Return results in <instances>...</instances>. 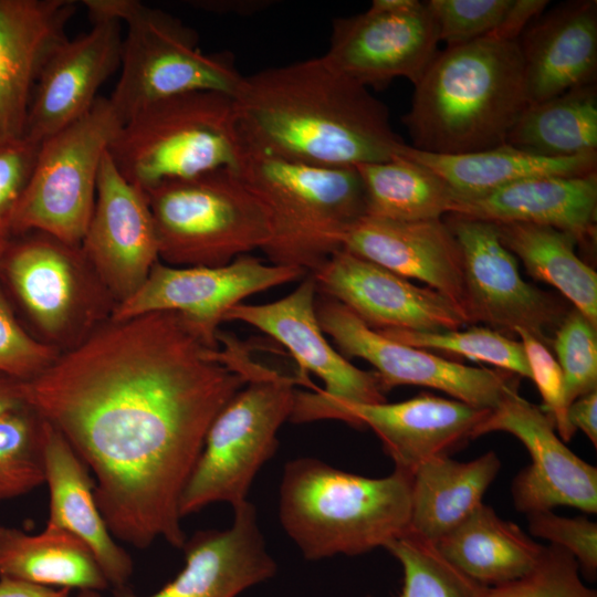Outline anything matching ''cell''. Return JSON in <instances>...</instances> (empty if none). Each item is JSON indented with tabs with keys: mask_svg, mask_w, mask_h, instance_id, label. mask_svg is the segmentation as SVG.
<instances>
[{
	"mask_svg": "<svg viewBox=\"0 0 597 597\" xmlns=\"http://www.w3.org/2000/svg\"><path fill=\"white\" fill-rule=\"evenodd\" d=\"M258 365L240 341L153 312L109 320L19 388L93 472L114 537L182 548L179 502L207 431Z\"/></svg>",
	"mask_w": 597,
	"mask_h": 597,
	"instance_id": "1",
	"label": "cell"
},
{
	"mask_svg": "<svg viewBox=\"0 0 597 597\" xmlns=\"http://www.w3.org/2000/svg\"><path fill=\"white\" fill-rule=\"evenodd\" d=\"M90 18L126 23L121 75L108 97L123 124L150 104L192 92L234 97L242 75L229 52L205 53L177 18L134 0H85Z\"/></svg>",
	"mask_w": 597,
	"mask_h": 597,
	"instance_id": "6",
	"label": "cell"
},
{
	"mask_svg": "<svg viewBox=\"0 0 597 597\" xmlns=\"http://www.w3.org/2000/svg\"><path fill=\"white\" fill-rule=\"evenodd\" d=\"M306 275L301 269L264 263L250 254L220 266H171L158 261L142 286L114 306L109 320L176 312L218 338L226 314L245 297Z\"/></svg>",
	"mask_w": 597,
	"mask_h": 597,
	"instance_id": "16",
	"label": "cell"
},
{
	"mask_svg": "<svg viewBox=\"0 0 597 597\" xmlns=\"http://www.w3.org/2000/svg\"><path fill=\"white\" fill-rule=\"evenodd\" d=\"M452 213L552 227L578 244H589L596 239L597 172L522 179L479 198L457 200Z\"/></svg>",
	"mask_w": 597,
	"mask_h": 597,
	"instance_id": "27",
	"label": "cell"
},
{
	"mask_svg": "<svg viewBox=\"0 0 597 597\" xmlns=\"http://www.w3.org/2000/svg\"><path fill=\"white\" fill-rule=\"evenodd\" d=\"M500 469L494 451L467 462L438 457L420 464L411 475L408 531L436 544L483 503Z\"/></svg>",
	"mask_w": 597,
	"mask_h": 597,
	"instance_id": "28",
	"label": "cell"
},
{
	"mask_svg": "<svg viewBox=\"0 0 597 597\" xmlns=\"http://www.w3.org/2000/svg\"><path fill=\"white\" fill-rule=\"evenodd\" d=\"M546 0H512L502 22L486 36L516 41L547 7Z\"/></svg>",
	"mask_w": 597,
	"mask_h": 597,
	"instance_id": "45",
	"label": "cell"
},
{
	"mask_svg": "<svg viewBox=\"0 0 597 597\" xmlns=\"http://www.w3.org/2000/svg\"><path fill=\"white\" fill-rule=\"evenodd\" d=\"M298 384L297 376L260 365L226 404L182 491V517L216 502L234 507L247 501L258 471L276 451L277 432L290 420Z\"/></svg>",
	"mask_w": 597,
	"mask_h": 597,
	"instance_id": "9",
	"label": "cell"
},
{
	"mask_svg": "<svg viewBox=\"0 0 597 597\" xmlns=\"http://www.w3.org/2000/svg\"><path fill=\"white\" fill-rule=\"evenodd\" d=\"M310 274L317 292L338 301L376 331H454L465 324L437 291L415 285L344 249Z\"/></svg>",
	"mask_w": 597,
	"mask_h": 597,
	"instance_id": "20",
	"label": "cell"
},
{
	"mask_svg": "<svg viewBox=\"0 0 597 597\" xmlns=\"http://www.w3.org/2000/svg\"><path fill=\"white\" fill-rule=\"evenodd\" d=\"M81 250L114 304L133 295L159 261L143 188L128 181L105 154L93 212Z\"/></svg>",
	"mask_w": 597,
	"mask_h": 597,
	"instance_id": "18",
	"label": "cell"
},
{
	"mask_svg": "<svg viewBox=\"0 0 597 597\" xmlns=\"http://www.w3.org/2000/svg\"><path fill=\"white\" fill-rule=\"evenodd\" d=\"M144 191L165 264L220 266L268 242L263 210L235 169L168 180Z\"/></svg>",
	"mask_w": 597,
	"mask_h": 597,
	"instance_id": "8",
	"label": "cell"
},
{
	"mask_svg": "<svg viewBox=\"0 0 597 597\" xmlns=\"http://www.w3.org/2000/svg\"><path fill=\"white\" fill-rule=\"evenodd\" d=\"M495 431L507 432L526 448L531 463L511 485L514 507L524 514L566 505L597 512V469L576 455L556 433L552 418L519 395H505L473 432V439Z\"/></svg>",
	"mask_w": 597,
	"mask_h": 597,
	"instance_id": "17",
	"label": "cell"
},
{
	"mask_svg": "<svg viewBox=\"0 0 597 597\" xmlns=\"http://www.w3.org/2000/svg\"><path fill=\"white\" fill-rule=\"evenodd\" d=\"M385 548L402 567L399 597H485L488 587L450 563L432 542L407 531Z\"/></svg>",
	"mask_w": 597,
	"mask_h": 597,
	"instance_id": "35",
	"label": "cell"
},
{
	"mask_svg": "<svg viewBox=\"0 0 597 597\" xmlns=\"http://www.w3.org/2000/svg\"><path fill=\"white\" fill-rule=\"evenodd\" d=\"M74 597H102V595L97 590L83 589L80 590Z\"/></svg>",
	"mask_w": 597,
	"mask_h": 597,
	"instance_id": "50",
	"label": "cell"
},
{
	"mask_svg": "<svg viewBox=\"0 0 597 597\" xmlns=\"http://www.w3.org/2000/svg\"><path fill=\"white\" fill-rule=\"evenodd\" d=\"M40 143L22 135L0 136V227L10 223L30 181Z\"/></svg>",
	"mask_w": 597,
	"mask_h": 597,
	"instance_id": "44",
	"label": "cell"
},
{
	"mask_svg": "<svg viewBox=\"0 0 597 597\" xmlns=\"http://www.w3.org/2000/svg\"><path fill=\"white\" fill-rule=\"evenodd\" d=\"M316 283L307 274L286 296L266 304H238L223 322L249 324L281 343L298 365L301 384L316 389L307 374L323 383L321 392L328 398L355 402L386 401L385 390L374 370H362L337 352L325 338L316 316Z\"/></svg>",
	"mask_w": 597,
	"mask_h": 597,
	"instance_id": "19",
	"label": "cell"
},
{
	"mask_svg": "<svg viewBox=\"0 0 597 597\" xmlns=\"http://www.w3.org/2000/svg\"><path fill=\"white\" fill-rule=\"evenodd\" d=\"M0 597H71L69 588H53L1 576Z\"/></svg>",
	"mask_w": 597,
	"mask_h": 597,
	"instance_id": "47",
	"label": "cell"
},
{
	"mask_svg": "<svg viewBox=\"0 0 597 597\" xmlns=\"http://www.w3.org/2000/svg\"><path fill=\"white\" fill-rule=\"evenodd\" d=\"M19 380L0 374V416L11 410L24 407Z\"/></svg>",
	"mask_w": 597,
	"mask_h": 597,
	"instance_id": "48",
	"label": "cell"
},
{
	"mask_svg": "<svg viewBox=\"0 0 597 597\" xmlns=\"http://www.w3.org/2000/svg\"><path fill=\"white\" fill-rule=\"evenodd\" d=\"M570 425L582 430L589 441L597 447V390L575 399L567 410Z\"/></svg>",
	"mask_w": 597,
	"mask_h": 597,
	"instance_id": "46",
	"label": "cell"
},
{
	"mask_svg": "<svg viewBox=\"0 0 597 597\" xmlns=\"http://www.w3.org/2000/svg\"><path fill=\"white\" fill-rule=\"evenodd\" d=\"M243 151L233 97L192 92L161 100L127 119L107 153L144 190L203 172L237 169Z\"/></svg>",
	"mask_w": 597,
	"mask_h": 597,
	"instance_id": "7",
	"label": "cell"
},
{
	"mask_svg": "<svg viewBox=\"0 0 597 597\" xmlns=\"http://www.w3.org/2000/svg\"><path fill=\"white\" fill-rule=\"evenodd\" d=\"M226 530L198 531L184 545L182 570L153 595L138 596L127 587L114 597H237L272 578L277 569L266 549L255 506L248 500L233 507Z\"/></svg>",
	"mask_w": 597,
	"mask_h": 597,
	"instance_id": "22",
	"label": "cell"
},
{
	"mask_svg": "<svg viewBox=\"0 0 597 597\" xmlns=\"http://www.w3.org/2000/svg\"><path fill=\"white\" fill-rule=\"evenodd\" d=\"M515 335L521 338L531 379L535 383L542 399V409L552 418L555 430L563 441H569L576 433L570 425L567 410L565 384L562 369L547 346L528 332L516 328Z\"/></svg>",
	"mask_w": 597,
	"mask_h": 597,
	"instance_id": "42",
	"label": "cell"
},
{
	"mask_svg": "<svg viewBox=\"0 0 597 597\" xmlns=\"http://www.w3.org/2000/svg\"><path fill=\"white\" fill-rule=\"evenodd\" d=\"M365 193V214L395 221L441 219L457 197L437 174L408 158L356 166Z\"/></svg>",
	"mask_w": 597,
	"mask_h": 597,
	"instance_id": "34",
	"label": "cell"
},
{
	"mask_svg": "<svg viewBox=\"0 0 597 597\" xmlns=\"http://www.w3.org/2000/svg\"><path fill=\"white\" fill-rule=\"evenodd\" d=\"M505 144L549 158L597 154L596 83L530 104Z\"/></svg>",
	"mask_w": 597,
	"mask_h": 597,
	"instance_id": "33",
	"label": "cell"
},
{
	"mask_svg": "<svg viewBox=\"0 0 597 597\" xmlns=\"http://www.w3.org/2000/svg\"><path fill=\"white\" fill-rule=\"evenodd\" d=\"M235 170L265 216L269 239L262 251L270 263L313 273L365 214L356 167L304 164L243 144Z\"/></svg>",
	"mask_w": 597,
	"mask_h": 597,
	"instance_id": "5",
	"label": "cell"
},
{
	"mask_svg": "<svg viewBox=\"0 0 597 597\" xmlns=\"http://www.w3.org/2000/svg\"><path fill=\"white\" fill-rule=\"evenodd\" d=\"M43 483L42 418L25 405L0 416V501Z\"/></svg>",
	"mask_w": 597,
	"mask_h": 597,
	"instance_id": "37",
	"label": "cell"
},
{
	"mask_svg": "<svg viewBox=\"0 0 597 597\" xmlns=\"http://www.w3.org/2000/svg\"><path fill=\"white\" fill-rule=\"evenodd\" d=\"M436 546L450 563L486 587L525 575L545 548L484 503L440 538Z\"/></svg>",
	"mask_w": 597,
	"mask_h": 597,
	"instance_id": "30",
	"label": "cell"
},
{
	"mask_svg": "<svg viewBox=\"0 0 597 597\" xmlns=\"http://www.w3.org/2000/svg\"><path fill=\"white\" fill-rule=\"evenodd\" d=\"M485 597H597V593L582 580L575 556L549 544L530 572L511 582L488 587Z\"/></svg>",
	"mask_w": 597,
	"mask_h": 597,
	"instance_id": "39",
	"label": "cell"
},
{
	"mask_svg": "<svg viewBox=\"0 0 597 597\" xmlns=\"http://www.w3.org/2000/svg\"><path fill=\"white\" fill-rule=\"evenodd\" d=\"M438 32L425 2L374 0L358 14L333 22L328 63L366 87L397 77L416 85L438 51Z\"/></svg>",
	"mask_w": 597,
	"mask_h": 597,
	"instance_id": "15",
	"label": "cell"
},
{
	"mask_svg": "<svg viewBox=\"0 0 597 597\" xmlns=\"http://www.w3.org/2000/svg\"><path fill=\"white\" fill-rule=\"evenodd\" d=\"M45 483L50 491L46 527L66 531L92 552L108 584L126 587L133 561L109 532L95 500L90 470L65 438L42 419Z\"/></svg>",
	"mask_w": 597,
	"mask_h": 597,
	"instance_id": "26",
	"label": "cell"
},
{
	"mask_svg": "<svg viewBox=\"0 0 597 597\" xmlns=\"http://www.w3.org/2000/svg\"><path fill=\"white\" fill-rule=\"evenodd\" d=\"M233 101L243 144L285 159L356 167L406 145L386 105L324 55L244 75Z\"/></svg>",
	"mask_w": 597,
	"mask_h": 597,
	"instance_id": "2",
	"label": "cell"
},
{
	"mask_svg": "<svg viewBox=\"0 0 597 597\" xmlns=\"http://www.w3.org/2000/svg\"><path fill=\"white\" fill-rule=\"evenodd\" d=\"M533 536L548 541L575 556L580 572L589 579L597 574V523L584 515L565 517L549 511L526 515Z\"/></svg>",
	"mask_w": 597,
	"mask_h": 597,
	"instance_id": "43",
	"label": "cell"
},
{
	"mask_svg": "<svg viewBox=\"0 0 597 597\" xmlns=\"http://www.w3.org/2000/svg\"><path fill=\"white\" fill-rule=\"evenodd\" d=\"M402 117L411 147L458 155L505 144L528 106L519 40L484 36L439 51Z\"/></svg>",
	"mask_w": 597,
	"mask_h": 597,
	"instance_id": "3",
	"label": "cell"
},
{
	"mask_svg": "<svg viewBox=\"0 0 597 597\" xmlns=\"http://www.w3.org/2000/svg\"><path fill=\"white\" fill-rule=\"evenodd\" d=\"M59 355L56 347L33 338L19 325L0 293V374L25 381L41 374Z\"/></svg>",
	"mask_w": 597,
	"mask_h": 597,
	"instance_id": "41",
	"label": "cell"
},
{
	"mask_svg": "<svg viewBox=\"0 0 597 597\" xmlns=\"http://www.w3.org/2000/svg\"><path fill=\"white\" fill-rule=\"evenodd\" d=\"M519 44L528 105L596 83L597 1L572 0L545 9Z\"/></svg>",
	"mask_w": 597,
	"mask_h": 597,
	"instance_id": "24",
	"label": "cell"
},
{
	"mask_svg": "<svg viewBox=\"0 0 597 597\" xmlns=\"http://www.w3.org/2000/svg\"><path fill=\"white\" fill-rule=\"evenodd\" d=\"M92 22L87 32L57 43L41 67L25 126L39 143L88 113L101 86L121 66L122 23Z\"/></svg>",
	"mask_w": 597,
	"mask_h": 597,
	"instance_id": "21",
	"label": "cell"
},
{
	"mask_svg": "<svg viewBox=\"0 0 597 597\" xmlns=\"http://www.w3.org/2000/svg\"><path fill=\"white\" fill-rule=\"evenodd\" d=\"M315 308L322 331L339 353L368 362L385 391L402 385L421 386L491 410L506 394L519 389L520 377L510 371L467 366L396 342L329 296L316 297Z\"/></svg>",
	"mask_w": 597,
	"mask_h": 597,
	"instance_id": "12",
	"label": "cell"
},
{
	"mask_svg": "<svg viewBox=\"0 0 597 597\" xmlns=\"http://www.w3.org/2000/svg\"><path fill=\"white\" fill-rule=\"evenodd\" d=\"M411 474L367 478L315 458L289 461L279 493L280 522L308 561L356 556L409 528Z\"/></svg>",
	"mask_w": 597,
	"mask_h": 597,
	"instance_id": "4",
	"label": "cell"
},
{
	"mask_svg": "<svg viewBox=\"0 0 597 597\" xmlns=\"http://www.w3.org/2000/svg\"><path fill=\"white\" fill-rule=\"evenodd\" d=\"M489 411L426 392L394 404H355L328 398L316 388L296 390L290 421L333 419L368 427L381 441L395 469L412 475L423 462L450 457L472 440Z\"/></svg>",
	"mask_w": 597,
	"mask_h": 597,
	"instance_id": "11",
	"label": "cell"
},
{
	"mask_svg": "<svg viewBox=\"0 0 597 597\" xmlns=\"http://www.w3.org/2000/svg\"><path fill=\"white\" fill-rule=\"evenodd\" d=\"M399 156L437 174L458 200L479 198L531 177L580 176L596 172L597 168V154L549 158L509 144L458 155L432 154L405 145Z\"/></svg>",
	"mask_w": 597,
	"mask_h": 597,
	"instance_id": "29",
	"label": "cell"
},
{
	"mask_svg": "<svg viewBox=\"0 0 597 597\" xmlns=\"http://www.w3.org/2000/svg\"><path fill=\"white\" fill-rule=\"evenodd\" d=\"M461 252L465 324L484 323L512 337L522 328L547 345L567 312L549 293L523 280L496 222L450 213L443 220Z\"/></svg>",
	"mask_w": 597,
	"mask_h": 597,
	"instance_id": "14",
	"label": "cell"
},
{
	"mask_svg": "<svg viewBox=\"0 0 597 597\" xmlns=\"http://www.w3.org/2000/svg\"><path fill=\"white\" fill-rule=\"evenodd\" d=\"M31 232L6 250L10 283L48 344L74 341L75 346L90 335L112 298L81 247Z\"/></svg>",
	"mask_w": 597,
	"mask_h": 597,
	"instance_id": "13",
	"label": "cell"
},
{
	"mask_svg": "<svg viewBox=\"0 0 597 597\" xmlns=\"http://www.w3.org/2000/svg\"><path fill=\"white\" fill-rule=\"evenodd\" d=\"M75 10L70 0H0V136L25 134L41 67Z\"/></svg>",
	"mask_w": 597,
	"mask_h": 597,
	"instance_id": "25",
	"label": "cell"
},
{
	"mask_svg": "<svg viewBox=\"0 0 597 597\" xmlns=\"http://www.w3.org/2000/svg\"><path fill=\"white\" fill-rule=\"evenodd\" d=\"M378 332L409 346L462 356L531 379L522 343L490 327L473 326L467 331L439 332L411 329Z\"/></svg>",
	"mask_w": 597,
	"mask_h": 597,
	"instance_id": "36",
	"label": "cell"
},
{
	"mask_svg": "<svg viewBox=\"0 0 597 597\" xmlns=\"http://www.w3.org/2000/svg\"><path fill=\"white\" fill-rule=\"evenodd\" d=\"M122 125L109 100L100 96L83 117L41 140L11 233L39 231L80 247L103 158Z\"/></svg>",
	"mask_w": 597,
	"mask_h": 597,
	"instance_id": "10",
	"label": "cell"
},
{
	"mask_svg": "<svg viewBox=\"0 0 597 597\" xmlns=\"http://www.w3.org/2000/svg\"><path fill=\"white\" fill-rule=\"evenodd\" d=\"M503 244L527 273L558 290L597 326V273L576 253L577 240L558 229L531 223H498Z\"/></svg>",
	"mask_w": 597,
	"mask_h": 597,
	"instance_id": "32",
	"label": "cell"
},
{
	"mask_svg": "<svg viewBox=\"0 0 597 597\" xmlns=\"http://www.w3.org/2000/svg\"><path fill=\"white\" fill-rule=\"evenodd\" d=\"M12 235L11 230L7 227H0V258L6 252L9 243L10 237Z\"/></svg>",
	"mask_w": 597,
	"mask_h": 597,
	"instance_id": "49",
	"label": "cell"
},
{
	"mask_svg": "<svg viewBox=\"0 0 597 597\" xmlns=\"http://www.w3.org/2000/svg\"><path fill=\"white\" fill-rule=\"evenodd\" d=\"M342 249L446 297L465 323L460 248L442 219L395 221L362 216L344 232Z\"/></svg>",
	"mask_w": 597,
	"mask_h": 597,
	"instance_id": "23",
	"label": "cell"
},
{
	"mask_svg": "<svg viewBox=\"0 0 597 597\" xmlns=\"http://www.w3.org/2000/svg\"><path fill=\"white\" fill-rule=\"evenodd\" d=\"M568 405L597 390V326L579 311H568L552 339Z\"/></svg>",
	"mask_w": 597,
	"mask_h": 597,
	"instance_id": "38",
	"label": "cell"
},
{
	"mask_svg": "<svg viewBox=\"0 0 597 597\" xmlns=\"http://www.w3.org/2000/svg\"><path fill=\"white\" fill-rule=\"evenodd\" d=\"M36 585L101 591L109 584L88 547L66 531L36 535L0 525V577Z\"/></svg>",
	"mask_w": 597,
	"mask_h": 597,
	"instance_id": "31",
	"label": "cell"
},
{
	"mask_svg": "<svg viewBox=\"0 0 597 597\" xmlns=\"http://www.w3.org/2000/svg\"><path fill=\"white\" fill-rule=\"evenodd\" d=\"M512 0H429L425 4L433 19L439 42L465 44L493 32Z\"/></svg>",
	"mask_w": 597,
	"mask_h": 597,
	"instance_id": "40",
	"label": "cell"
}]
</instances>
